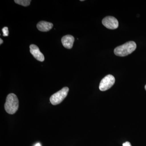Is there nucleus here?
Instances as JSON below:
<instances>
[{
	"mask_svg": "<svg viewBox=\"0 0 146 146\" xmlns=\"http://www.w3.org/2000/svg\"><path fill=\"white\" fill-rule=\"evenodd\" d=\"M19 107V101L17 96L15 94H9L7 97L5 109L7 112L11 115L15 114L18 110Z\"/></svg>",
	"mask_w": 146,
	"mask_h": 146,
	"instance_id": "obj_1",
	"label": "nucleus"
},
{
	"mask_svg": "<svg viewBox=\"0 0 146 146\" xmlns=\"http://www.w3.org/2000/svg\"><path fill=\"white\" fill-rule=\"evenodd\" d=\"M136 48V44L133 41H129L115 48L114 53L119 56H125L133 52Z\"/></svg>",
	"mask_w": 146,
	"mask_h": 146,
	"instance_id": "obj_2",
	"label": "nucleus"
},
{
	"mask_svg": "<svg viewBox=\"0 0 146 146\" xmlns=\"http://www.w3.org/2000/svg\"><path fill=\"white\" fill-rule=\"evenodd\" d=\"M69 89L68 87H65L52 95L50 98V102L53 105H56L60 104L65 99L68 95Z\"/></svg>",
	"mask_w": 146,
	"mask_h": 146,
	"instance_id": "obj_3",
	"label": "nucleus"
},
{
	"mask_svg": "<svg viewBox=\"0 0 146 146\" xmlns=\"http://www.w3.org/2000/svg\"><path fill=\"white\" fill-rule=\"evenodd\" d=\"M115 78L112 75H108L102 80L99 85L100 91H104L110 89L115 83Z\"/></svg>",
	"mask_w": 146,
	"mask_h": 146,
	"instance_id": "obj_4",
	"label": "nucleus"
},
{
	"mask_svg": "<svg viewBox=\"0 0 146 146\" xmlns=\"http://www.w3.org/2000/svg\"><path fill=\"white\" fill-rule=\"evenodd\" d=\"M103 25L110 29H115L119 27V22L116 18L112 16H107L103 19Z\"/></svg>",
	"mask_w": 146,
	"mask_h": 146,
	"instance_id": "obj_5",
	"label": "nucleus"
},
{
	"mask_svg": "<svg viewBox=\"0 0 146 146\" xmlns=\"http://www.w3.org/2000/svg\"><path fill=\"white\" fill-rule=\"evenodd\" d=\"M30 51L31 53L33 55L36 60L41 62H43L44 60V54L40 52L39 48L34 44H31L30 46Z\"/></svg>",
	"mask_w": 146,
	"mask_h": 146,
	"instance_id": "obj_6",
	"label": "nucleus"
},
{
	"mask_svg": "<svg viewBox=\"0 0 146 146\" xmlns=\"http://www.w3.org/2000/svg\"><path fill=\"white\" fill-rule=\"evenodd\" d=\"M74 42V36L69 35L63 36L61 39V42L63 46L69 49L72 48Z\"/></svg>",
	"mask_w": 146,
	"mask_h": 146,
	"instance_id": "obj_7",
	"label": "nucleus"
},
{
	"mask_svg": "<svg viewBox=\"0 0 146 146\" xmlns=\"http://www.w3.org/2000/svg\"><path fill=\"white\" fill-rule=\"evenodd\" d=\"M53 27L52 23L44 21L39 22L37 24V28L40 31L42 32H47L50 30Z\"/></svg>",
	"mask_w": 146,
	"mask_h": 146,
	"instance_id": "obj_8",
	"label": "nucleus"
},
{
	"mask_svg": "<svg viewBox=\"0 0 146 146\" xmlns=\"http://www.w3.org/2000/svg\"><path fill=\"white\" fill-rule=\"evenodd\" d=\"M31 1L30 0H15L14 1V2L16 3L25 7L29 5Z\"/></svg>",
	"mask_w": 146,
	"mask_h": 146,
	"instance_id": "obj_9",
	"label": "nucleus"
},
{
	"mask_svg": "<svg viewBox=\"0 0 146 146\" xmlns=\"http://www.w3.org/2000/svg\"><path fill=\"white\" fill-rule=\"evenodd\" d=\"M2 32L3 33V36H7L9 35L8 28L7 27H5L2 29Z\"/></svg>",
	"mask_w": 146,
	"mask_h": 146,
	"instance_id": "obj_10",
	"label": "nucleus"
},
{
	"mask_svg": "<svg viewBox=\"0 0 146 146\" xmlns=\"http://www.w3.org/2000/svg\"><path fill=\"white\" fill-rule=\"evenodd\" d=\"M123 146H131V145L129 142H126L123 144Z\"/></svg>",
	"mask_w": 146,
	"mask_h": 146,
	"instance_id": "obj_11",
	"label": "nucleus"
},
{
	"mask_svg": "<svg viewBox=\"0 0 146 146\" xmlns=\"http://www.w3.org/2000/svg\"><path fill=\"white\" fill-rule=\"evenodd\" d=\"M3 39H2L1 38L0 39V44H2L3 43Z\"/></svg>",
	"mask_w": 146,
	"mask_h": 146,
	"instance_id": "obj_12",
	"label": "nucleus"
},
{
	"mask_svg": "<svg viewBox=\"0 0 146 146\" xmlns=\"http://www.w3.org/2000/svg\"><path fill=\"white\" fill-rule=\"evenodd\" d=\"M35 146H41V145H40V144L39 143H38L36 144V145H35Z\"/></svg>",
	"mask_w": 146,
	"mask_h": 146,
	"instance_id": "obj_13",
	"label": "nucleus"
},
{
	"mask_svg": "<svg viewBox=\"0 0 146 146\" xmlns=\"http://www.w3.org/2000/svg\"><path fill=\"white\" fill-rule=\"evenodd\" d=\"M145 90L146 91V85H145Z\"/></svg>",
	"mask_w": 146,
	"mask_h": 146,
	"instance_id": "obj_14",
	"label": "nucleus"
}]
</instances>
